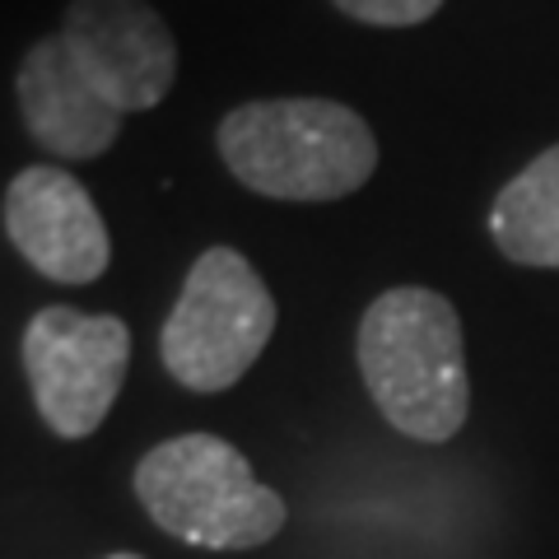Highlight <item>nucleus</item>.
Returning <instances> with one entry per match:
<instances>
[{"label":"nucleus","mask_w":559,"mask_h":559,"mask_svg":"<svg viewBox=\"0 0 559 559\" xmlns=\"http://www.w3.org/2000/svg\"><path fill=\"white\" fill-rule=\"evenodd\" d=\"M5 234L33 271L57 285H94L112 261V238L94 197L57 164L14 173L5 187Z\"/></svg>","instance_id":"7"},{"label":"nucleus","mask_w":559,"mask_h":559,"mask_svg":"<svg viewBox=\"0 0 559 559\" xmlns=\"http://www.w3.org/2000/svg\"><path fill=\"white\" fill-rule=\"evenodd\" d=\"M234 178L271 201H341L378 168L373 127L336 98H257L215 131Z\"/></svg>","instance_id":"2"},{"label":"nucleus","mask_w":559,"mask_h":559,"mask_svg":"<svg viewBox=\"0 0 559 559\" xmlns=\"http://www.w3.org/2000/svg\"><path fill=\"white\" fill-rule=\"evenodd\" d=\"M489 234L518 266L559 271V145L536 154L495 197Z\"/></svg>","instance_id":"9"},{"label":"nucleus","mask_w":559,"mask_h":559,"mask_svg":"<svg viewBox=\"0 0 559 559\" xmlns=\"http://www.w3.org/2000/svg\"><path fill=\"white\" fill-rule=\"evenodd\" d=\"M131 369V326L112 312L43 308L24 331V378L57 439H90Z\"/></svg>","instance_id":"5"},{"label":"nucleus","mask_w":559,"mask_h":559,"mask_svg":"<svg viewBox=\"0 0 559 559\" xmlns=\"http://www.w3.org/2000/svg\"><path fill=\"white\" fill-rule=\"evenodd\" d=\"M108 559H145V555H131V550H117V555H108Z\"/></svg>","instance_id":"11"},{"label":"nucleus","mask_w":559,"mask_h":559,"mask_svg":"<svg viewBox=\"0 0 559 559\" xmlns=\"http://www.w3.org/2000/svg\"><path fill=\"white\" fill-rule=\"evenodd\" d=\"M443 0H336V10L355 24L373 28H415L439 14Z\"/></svg>","instance_id":"10"},{"label":"nucleus","mask_w":559,"mask_h":559,"mask_svg":"<svg viewBox=\"0 0 559 559\" xmlns=\"http://www.w3.org/2000/svg\"><path fill=\"white\" fill-rule=\"evenodd\" d=\"M135 499L154 527L201 550H257L285 527V499L219 433H178L135 466Z\"/></svg>","instance_id":"3"},{"label":"nucleus","mask_w":559,"mask_h":559,"mask_svg":"<svg viewBox=\"0 0 559 559\" xmlns=\"http://www.w3.org/2000/svg\"><path fill=\"white\" fill-rule=\"evenodd\" d=\"M14 98H20V121L28 140L66 164L108 154L121 135V121H127L90 84V75L75 66L57 33L28 47L20 75H14Z\"/></svg>","instance_id":"8"},{"label":"nucleus","mask_w":559,"mask_h":559,"mask_svg":"<svg viewBox=\"0 0 559 559\" xmlns=\"http://www.w3.org/2000/svg\"><path fill=\"white\" fill-rule=\"evenodd\" d=\"M57 38L121 117L159 108L178 80V38L150 0H70Z\"/></svg>","instance_id":"6"},{"label":"nucleus","mask_w":559,"mask_h":559,"mask_svg":"<svg viewBox=\"0 0 559 559\" xmlns=\"http://www.w3.org/2000/svg\"><path fill=\"white\" fill-rule=\"evenodd\" d=\"M275 336V299L238 248H205L164 322V369L187 392L215 396L261 359Z\"/></svg>","instance_id":"4"},{"label":"nucleus","mask_w":559,"mask_h":559,"mask_svg":"<svg viewBox=\"0 0 559 559\" xmlns=\"http://www.w3.org/2000/svg\"><path fill=\"white\" fill-rule=\"evenodd\" d=\"M359 373L382 419L415 443H448L471 415L462 318L443 294L396 285L359 322Z\"/></svg>","instance_id":"1"}]
</instances>
